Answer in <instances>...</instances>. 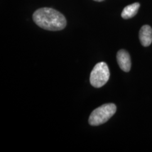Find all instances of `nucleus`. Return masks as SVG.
Instances as JSON below:
<instances>
[{
	"label": "nucleus",
	"mask_w": 152,
	"mask_h": 152,
	"mask_svg": "<svg viewBox=\"0 0 152 152\" xmlns=\"http://www.w3.org/2000/svg\"><path fill=\"white\" fill-rule=\"evenodd\" d=\"M33 20L39 27L51 31H61L65 28V16L54 9L40 8L33 14Z\"/></svg>",
	"instance_id": "nucleus-1"
},
{
	"label": "nucleus",
	"mask_w": 152,
	"mask_h": 152,
	"mask_svg": "<svg viewBox=\"0 0 152 152\" xmlns=\"http://www.w3.org/2000/svg\"><path fill=\"white\" fill-rule=\"evenodd\" d=\"M117 108L113 103L105 104L92 111L88 119L91 126H99L107 122L115 113Z\"/></svg>",
	"instance_id": "nucleus-2"
},
{
	"label": "nucleus",
	"mask_w": 152,
	"mask_h": 152,
	"mask_svg": "<svg viewBox=\"0 0 152 152\" xmlns=\"http://www.w3.org/2000/svg\"><path fill=\"white\" fill-rule=\"evenodd\" d=\"M110 72L108 66L105 62H100L96 64L90 74V82L93 87H103L108 81Z\"/></svg>",
	"instance_id": "nucleus-3"
},
{
	"label": "nucleus",
	"mask_w": 152,
	"mask_h": 152,
	"mask_svg": "<svg viewBox=\"0 0 152 152\" xmlns=\"http://www.w3.org/2000/svg\"><path fill=\"white\" fill-rule=\"evenodd\" d=\"M118 64L122 71L128 72L130 71L131 66L130 56L125 50H121L117 54Z\"/></svg>",
	"instance_id": "nucleus-4"
},
{
	"label": "nucleus",
	"mask_w": 152,
	"mask_h": 152,
	"mask_svg": "<svg viewBox=\"0 0 152 152\" xmlns=\"http://www.w3.org/2000/svg\"><path fill=\"white\" fill-rule=\"evenodd\" d=\"M139 39L142 46H149L152 42V29L149 26L145 25L141 27L139 32Z\"/></svg>",
	"instance_id": "nucleus-5"
},
{
	"label": "nucleus",
	"mask_w": 152,
	"mask_h": 152,
	"mask_svg": "<svg viewBox=\"0 0 152 152\" xmlns=\"http://www.w3.org/2000/svg\"><path fill=\"white\" fill-rule=\"evenodd\" d=\"M140 7V4L137 2L127 6L124 9L121 14V16L125 19H130L136 15Z\"/></svg>",
	"instance_id": "nucleus-6"
},
{
	"label": "nucleus",
	"mask_w": 152,
	"mask_h": 152,
	"mask_svg": "<svg viewBox=\"0 0 152 152\" xmlns=\"http://www.w3.org/2000/svg\"><path fill=\"white\" fill-rule=\"evenodd\" d=\"M94 1H97V2H102V1H103L104 0H94Z\"/></svg>",
	"instance_id": "nucleus-7"
}]
</instances>
